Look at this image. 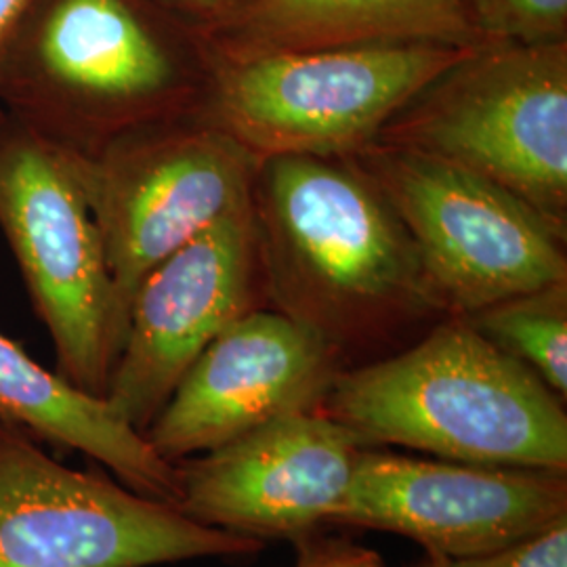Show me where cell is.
Here are the masks:
<instances>
[{
  "instance_id": "obj_1",
  "label": "cell",
  "mask_w": 567,
  "mask_h": 567,
  "mask_svg": "<svg viewBox=\"0 0 567 567\" xmlns=\"http://www.w3.org/2000/svg\"><path fill=\"white\" fill-rule=\"evenodd\" d=\"M250 206L265 295L341 360L444 316L404 225L349 156L259 161Z\"/></svg>"
},
{
  "instance_id": "obj_2",
  "label": "cell",
  "mask_w": 567,
  "mask_h": 567,
  "mask_svg": "<svg viewBox=\"0 0 567 567\" xmlns=\"http://www.w3.org/2000/svg\"><path fill=\"white\" fill-rule=\"evenodd\" d=\"M320 410L365 447L567 468L564 400L465 316H446L400 353L343 368Z\"/></svg>"
},
{
  "instance_id": "obj_3",
  "label": "cell",
  "mask_w": 567,
  "mask_h": 567,
  "mask_svg": "<svg viewBox=\"0 0 567 567\" xmlns=\"http://www.w3.org/2000/svg\"><path fill=\"white\" fill-rule=\"evenodd\" d=\"M200 37L140 0H39L0 76L9 118L89 156L128 131L200 112Z\"/></svg>"
},
{
  "instance_id": "obj_4",
  "label": "cell",
  "mask_w": 567,
  "mask_h": 567,
  "mask_svg": "<svg viewBox=\"0 0 567 567\" xmlns=\"http://www.w3.org/2000/svg\"><path fill=\"white\" fill-rule=\"evenodd\" d=\"M203 44L200 116L255 158L355 156L473 47L405 42L229 53Z\"/></svg>"
},
{
  "instance_id": "obj_5",
  "label": "cell",
  "mask_w": 567,
  "mask_h": 567,
  "mask_svg": "<svg viewBox=\"0 0 567 567\" xmlns=\"http://www.w3.org/2000/svg\"><path fill=\"white\" fill-rule=\"evenodd\" d=\"M381 137L498 183L566 229L567 41L473 47Z\"/></svg>"
},
{
  "instance_id": "obj_6",
  "label": "cell",
  "mask_w": 567,
  "mask_h": 567,
  "mask_svg": "<svg viewBox=\"0 0 567 567\" xmlns=\"http://www.w3.org/2000/svg\"><path fill=\"white\" fill-rule=\"evenodd\" d=\"M0 234L47 328L58 374L105 398L126 316L82 182L79 154L0 122Z\"/></svg>"
},
{
  "instance_id": "obj_7",
  "label": "cell",
  "mask_w": 567,
  "mask_h": 567,
  "mask_svg": "<svg viewBox=\"0 0 567 567\" xmlns=\"http://www.w3.org/2000/svg\"><path fill=\"white\" fill-rule=\"evenodd\" d=\"M37 442L0 416V567H154L265 547L203 526L105 471L61 465Z\"/></svg>"
},
{
  "instance_id": "obj_8",
  "label": "cell",
  "mask_w": 567,
  "mask_h": 567,
  "mask_svg": "<svg viewBox=\"0 0 567 567\" xmlns=\"http://www.w3.org/2000/svg\"><path fill=\"white\" fill-rule=\"evenodd\" d=\"M355 156L404 225L444 316L567 280L566 229L503 185L389 143Z\"/></svg>"
},
{
  "instance_id": "obj_9",
  "label": "cell",
  "mask_w": 567,
  "mask_h": 567,
  "mask_svg": "<svg viewBox=\"0 0 567 567\" xmlns=\"http://www.w3.org/2000/svg\"><path fill=\"white\" fill-rule=\"evenodd\" d=\"M79 161L126 322L156 265L250 204L259 168L200 114L128 131Z\"/></svg>"
},
{
  "instance_id": "obj_10",
  "label": "cell",
  "mask_w": 567,
  "mask_h": 567,
  "mask_svg": "<svg viewBox=\"0 0 567 567\" xmlns=\"http://www.w3.org/2000/svg\"><path fill=\"white\" fill-rule=\"evenodd\" d=\"M567 519V468L419 458L364 447L330 526L410 538L426 555L466 559Z\"/></svg>"
},
{
  "instance_id": "obj_11",
  "label": "cell",
  "mask_w": 567,
  "mask_h": 567,
  "mask_svg": "<svg viewBox=\"0 0 567 567\" xmlns=\"http://www.w3.org/2000/svg\"><path fill=\"white\" fill-rule=\"evenodd\" d=\"M264 292L252 206H244L156 265L133 295L105 400L143 433L183 374Z\"/></svg>"
},
{
  "instance_id": "obj_12",
  "label": "cell",
  "mask_w": 567,
  "mask_h": 567,
  "mask_svg": "<svg viewBox=\"0 0 567 567\" xmlns=\"http://www.w3.org/2000/svg\"><path fill=\"white\" fill-rule=\"evenodd\" d=\"M364 447L322 410L292 412L175 463L177 507L203 526L297 543L330 526Z\"/></svg>"
},
{
  "instance_id": "obj_13",
  "label": "cell",
  "mask_w": 567,
  "mask_h": 567,
  "mask_svg": "<svg viewBox=\"0 0 567 567\" xmlns=\"http://www.w3.org/2000/svg\"><path fill=\"white\" fill-rule=\"evenodd\" d=\"M343 368L311 328L257 307L210 341L143 435L175 465L286 414L320 410Z\"/></svg>"
},
{
  "instance_id": "obj_14",
  "label": "cell",
  "mask_w": 567,
  "mask_h": 567,
  "mask_svg": "<svg viewBox=\"0 0 567 567\" xmlns=\"http://www.w3.org/2000/svg\"><path fill=\"white\" fill-rule=\"evenodd\" d=\"M200 39L229 53L405 42L484 44L465 0H246L234 20Z\"/></svg>"
},
{
  "instance_id": "obj_15",
  "label": "cell",
  "mask_w": 567,
  "mask_h": 567,
  "mask_svg": "<svg viewBox=\"0 0 567 567\" xmlns=\"http://www.w3.org/2000/svg\"><path fill=\"white\" fill-rule=\"evenodd\" d=\"M0 416L39 442L81 452L143 496L179 505L177 468L124 423L105 398L70 385L0 332Z\"/></svg>"
},
{
  "instance_id": "obj_16",
  "label": "cell",
  "mask_w": 567,
  "mask_h": 567,
  "mask_svg": "<svg viewBox=\"0 0 567 567\" xmlns=\"http://www.w3.org/2000/svg\"><path fill=\"white\" fill-rule=\"evenodd\" d=\"M465 318L566 402L567 280L498 301Z\"/></svg>"
},
{
  "instance_id": "obj_17",
  "label": "cell",
  "mask_w": 567,
  "mask_h": 567,
  "mask_svg": "<svg viewBox=\"0 0 567 567\" xmlns=\"http://www.w3.org/2000/svg\"><path fill=\"white\" fill-rule=\"evenodd\" d=\"M465 7L484 42L566 41L567 0H465Z\"/></svg>"
},
{
  "instance_id": "obj_18",
  "label": "cell",
  "mask_w": 567,
  "mask_h": 567,
  "mask_svg": "<svg viewBox=\"0 0 567 567\" xmlns=\"http://www.w3.org/2000/svg\"><path fill=\"white\" fill-rule=\"evenodd\" d=\"M442 567H567V519L496 553L442 559Z\"/></svg>"
},
{
  "instance_id": "obj_19",
  "label": "cell",
  "mask_w": 567,
  "mask_h": 567,
  "mask_svg": "<svg viewBox=\"0 0 567 567\" xmlns=\"http://www.w3.org/2000/svg\"><path fill=\"white\" fill-rule=\"evenodd\" d=\"M292 545L297 547V557L290 567H386L374 548L358 545L343 536H326L322 529ZM410 567H442V557L425 555Z\"/></svg>"
},
{
  "instance_id": "obj_20",
  "label": "cell",
  "mask_w": 567,
  "mask_h": 567,
  "mask_svg": "<svg viewBox=\"0 0 567 567\" xmlns=\"http://www.w3.org/2000/svg\"><path fill=\"white\" fill-rule=\"evenodd\" d=\"M171 13L194 21L196 34H210L234 20L246 0H150Z\"/></svg>"
},
{
  "instance_id": "obj_21",
  "label": "cell",
  "mask_w": 567,
  "mask_h": 567,
  "mask_svg": "<svg viewBox=\"0 0 567 567\" xmlns=\"http://www.w3.org/2000/svg\"><path fill=\"white\" fill-rule=\"evenodd\" d=\"M39 0H0V76Z\"/></svg>"
},
{
  "instance_id": "obj_22",
  "label": "cell",
  "mask_w": 567,
  "mask_h": 567,
  "mask_svg": "<svg viewBox=\"0 0 567 567\" xmlns=\"http://www.w3.org/2000/svg\"><path fill=\"white\" fill-rule=\"evenodd\" d=\"M2 118H4V110L0 107V122H2Z\"/></svg>"
}]
</instances>
